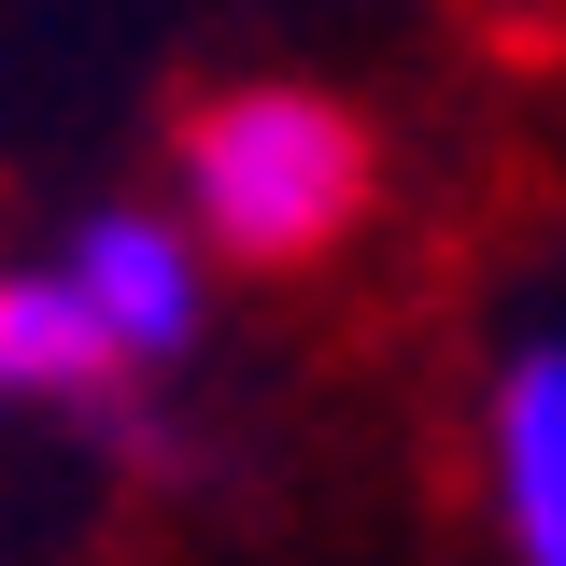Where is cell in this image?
Segmentation results:
<instances>
[{
    "label": "cell",
    "instance_id": "3957f363",
    "mask_svg": "<svg viewBox=\"0 0 566 566\" xmlns=\"http://www.w3.org/2000/svg\"><path fill=\"white\" fill-rule=\"evenodd\" d=\"M482 453H495V538H510V566H566V340H524L495 368Z\"/></svg>",
    "mask_w": 566,
    "mask_h": 566
},
{
    "label": "cell",
    "instance_id": "7a4b0ae2",
    "mask_svg": "<svg viewBox=\"0 0 566 566\" xmlns=\"http://www.w3.org/2000/svg\"><path fill=\"white\" fill-rule=\"evenodd\" d=\"M57 270L85 283V312L114 326V354H128V368H170V354H199V326H212L199 241H185L170 212H85Z\"/></svg>",
    "mask_w": 566,
    "mask_h": 566
},
{
    "label": "cell",
    "instance_id": "6da1fadb",
    "mask_svg": "<svg viewBox=\"0 0 566 566\" xmlns=\"http://www.w3.org/2000/svg\"><path fill=\"white\" fill-rule=\"evenodd\" d=\"M368 212V128L326 85H227L185 114V227L241 270H297Z\"/></svg>",
    "mask_w": 566,
    "mask_h": 566
},
{
    "label": "cell",
    "instance_id": "277c9868",
    "mask_svg": "<svg viewBox=\"0 0 566 566\" xmlns=\"http://www.w3.org/2000/svg\"><path fill=\"white\" fill-rule=\"evenodd\" d=\"M114 382H128V354L85 312V283L71 270H0V411H85Z\"/></svg>",
    "mask_w": 566,
    "mask_h": 566
}]
</instances>
